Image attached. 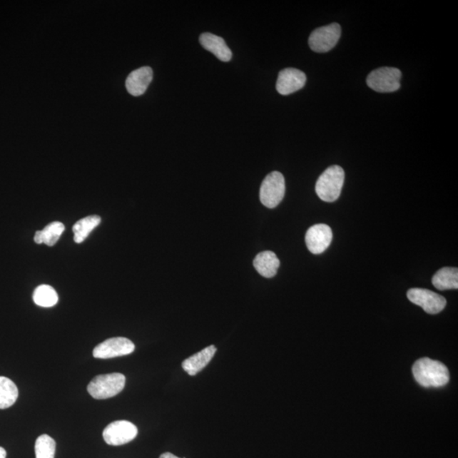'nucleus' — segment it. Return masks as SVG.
<instances>
[{
	"label": "nucleus",
	"instance_id": "nucleus-23",
	"mask_svg": "<svg viewBox=\"0 0 458 458\" xmlns=\"http://www.w3.org/2000/svg\"><path fill=\"white\" fill-rule=\"evenodd\" d=\"M6 451L1 447H0V458H6Z\"/></svg>",
	"mask_w": 458,
	"mask_h": 458
},
{
	"label": "nucleus",
	"instance_id": "nucleus-9",
	"mask_svg": "<svg viewBox=\"0 0 458 458\" xmlns=\"http://www.w3.org/2000/svg\"><path fill=\"white\" fill-rule=\"evenodd\" d=\"M407 295L411 302L419 305L429 314L439 313L447 305V300L443 296L429 290L411 289Z\"/></svg>",
	"mask_w": 458,
	"mask_h": 458
},
{
	"label": "nucleus",
	"instance_id": "nucleus-6",
	"mask_svg": "<svg viewBox=\"0 0 458 458\" xmlns=\"http://www.w3.org/2000/svg\"><path fill=\"white\" fill-rule=\"evenodd\" d=\"M341 36V28L338 24H331L312 31L308 40L312 51L326 53L335 48Z\"/></svg>",
	"mask_w": 458,
	"mask_h": 458
},
{
	"label": "nucleus",
	"instance_id": "nucleus-19",
	"mask_svg": "<svg viewBox=\"0 0 458 458\" xmlns=\"http://www.w3.org/2000/svg\"><path fill=\"white\" fill-rule=\"evenodd\" d=\"M101 219L98 215H93L76 222L73 228L76 243L80 244L86 240L89 233L101 223Z\"/></svg>",
	"mask_w": 458,
	"mask_h": 458
},
{
	"label": "nucleus",
	"instance_id": "nucleus-8",
	"mask_svg": "<svg viewBox=\"0 0 458 458\" xmlns=\"http://www.w3.org/2000/svg\"><path fill=\"white\" fill-rule=\"evenodd\" d=\"M136 350L131 340L124 337L108 339L93 349L94 358L109 359L127 356Z\"/></svg>",
	"mask_w": 458,
	"mask_h": 458
},
{
	"label": "nucleus",
	"instance_id": "nucleus-18",
	"mask_svg": "<svg viewBox=\"0 0 458 458\" xmlns=\"http://www.w3.org/2000/svg\"><path fill=\"white\" fill-rule=\"evenodd\" d=\"M19 396L17 386L11 380L0 376V409L14 405Z\"/></svg>",
	"mask_w": 458,
	"mask_h": 458
},
{
	"label": "nucleus",
	"instance_id": "nucleus-22",
	"mask_svg": "<svg viewBox=\"0 0 458 458\" xmlns=\"http://www.w3.org/2000/svg\"><path fill=\"white\" fill-rule=\"evenodd\" d=\"M160 458H179V457L172 454V453L166 452V453H163V454H161Z\"/></svg>",
	"mask_w": 458,
	"mask_h": 458
},
{
	"label": "nucleus",
	"instance_id": "nucleus-11",
	"mask_svg": "<svg viewBox=\"0 0 458 458\" xmlns=\"http://www.w3.org/2000/svg\"><path fill=\"white\" fill-rule=\"evenodd\" d=\"M307 83V76L303 71L295 68L282 70L278 74L276 88L282 96H289L300 91Z\"/></svg>",
	"mask_w": 458,
	"mask_h": 458
},
{
	"label": "nucleus",
	"instance_id": "nucleus-13",
	"mask_svg": "<svg viewBox=\"0 0 458 458\" xmlns=\"http://www.w3.org/2000/svg\"><path fill=\"white\" fill-rule=\"evenodd\" d=\"M201 46L213 53L218 60L223 62L230 61L233 54L227 46L225 40L219 36L210 33L202 34L200 37Z\"/></svg>",
	"mask_w": 458,
	"mask_h": 458
},
{
	"label": "nucleus",
	"instance_id": "nucleus-10",
	"mask_svg": "<svg viewBox=\"0 0 458 458\" xmlns=\"http://www.w3.org/2000/svg\"><path fill=\"white\" fill-rule=\"evenodd\" d=\"M305 240L308 250L314 255H320L329 248L333 233L327 224H316L308 229Z\"/></svg>",
	"mask_w": 458,
	"mask_h": 458
},
{
	"label": "nucleus",
	"instance_id": "nucleus-16",
	"mask_svg": "<svg viewBox=\"0 0 458 458\" xmlns=\"http://www.w3.org/2000/svg\"><path fill=\"white\" fill-rule=\"evenodd\" d=\"M433 285L439 290L458 289V270L457 268H443L432 278Z\"/></svg>",
	"mask_w": 458,
	"mask_h": 458
},
{
	"label": "nucleus",
	"instance_id": "nucleus-7",
	"mask_svg": "<svg viewBox=\"0 0 458 458\" xmlns=\"http://www.w3.org/2000/svg\"><path fill=\"white\" fill-rule=\"evenodd\" d=\"M138 429L131 422L115 421L103 431V438L110 446H123L136 438Z\"/></svg>",
	"mask_w": 458,
	"mask_h": 458
},
{
	"label": "nucleus",
	"instance_id": "nucleus-4",
	"mask_svg": "<svg viewBox=\"0 0 458 458\" xmlns=\"http://www.w3.org/2000/svg\"><path fill=\"white\" fill-rule=\"evenodd\" d=\"M402 73L395 67H381L367 76L368 87L379 93H392L401 87Z\"/></svg>",
	"mask_w": 458,
	"mask_h": 458
},
{
	"label": "nucleus",
	"instance_id": "nucleus-20",
	"mask_svg": "<svg viewBox=\"0 0 458 458\" xmlns=\"http://www.w3.org/2000/svg\"><path fill=\"white\" fill-rule=\"evenodd\" d=\"M58 300L56 291L49 285H40L34 293V302L39 307H52L57 304Z\"/></svg>",
	"mask_w": 458,
	"mask_h": 458
},
{
	"label": "nucleus",
	"instance_id": "nucleus-12",
	"mask_svg": "<svg viewBox=\"0 0 458 458\" xmlns=\"http://www.w3.org/2000/svg\"><path fill=\"white\" fill-rule=\"evenodd\" d=\"M153 71L149 66H143L134 70L126 80V88L133 96H141L145 93L152 82Z\"/></svg>",
	"mask_w": 458,
	"mask_h": 458
},
{
	"label": "nucleus",
	"instance_id": "nucleus-15",
	"mask_svg": "<svg viewBox=\"0 0 458 458\" xmlns=\"http://www.w3.org/2000/svg\"><path fill=\"white\" fill-rule=\"evenodd\" d=\"M253 265L260 275L270 278L277 275L278 269L280 266V262L275 253L267 250L259 253L255 257Z\"/></svg>",
	"mask_w": 458,
	"mask_h": 458
},
{
	"label": "nucleus",
	"instance_id": "nucleus-5",
	"mask_svg": "<svg viewBox=\"0 0 458 458\" xmlns=\"http://www.w3.org/2000/svg\"><path fill=\"white\" fill-rule=\"evenodd\" d=\"M285 195V180L280 172H273L265 178L260 188V200L268 208H275Z\"/></svg>",
	"mask_w": 458,
	"mask_h": 458
},
{
	"label": "nucleus",
	"instance_id": "nucleus-3",
	"mask_svg": "<svg viewBox=\"0 0 458 458\" xmlns=\"http://www.w3.org/2000/svg\"><path fill=\"white\" fill-rule=\"evenodd\" d=\"M126 384V377L113 372L94 377L88 385V392L97 400L111 398L123 392Z\"/></svg>",
	"mask_w": 458,
	"mask_h": 458
},
{
	"label": "nucleus",
	"instance_id": "nucleus-14",
	"mask_svg": "<svg viewBox=\"0 0 458 458\" xmlns=\"http://www.w3.org/2000/svg\"><path fill=\"white\" fill-rule=\"evenodd\" d=\"M215 352H217V348L215 347V345H210V347L202 350L200 352L193 355L192 357L185 359V360L183 362L182 367L183 370L185 371L188 375H196L209 365Z\"/></svg>",
	"mask_w": 458,
	"mask_h": 458
},
{
	"label": "nucleus",
	"instance_id": "nucleus-2",
	"mask_svg": "<svg viewBox=\"0 0 458 458\" xmlns=\"http://www.w3.org/2000/svg\"><path fill=\"white\" fill-rule=\"evenodd\" d=\"M345 182V172L339 166H331L317 179L316 193L318 197L326 202L338 200Z\"/></svg>",
	"mask_w": 458,
	"mask_h": 458
},
{
	"label": "nucleus",
	"instance_id": "nucleus-1",
	"mask_svg": "<svg viewBox=\"0 0 458 458\" xmlns=\"http://www.w3.org/2000/svg\"><path fill=\"white\" fill-rule=\"evenodd\" d=\"M412 375L417 383L424 388L442 387L450 380L447 366L428 357L419 359L413 365Z\"/></svg>",
	"mask_w": 458,
	"mask_h": 458
},
{
	"label": "nucleus",
	"instance_id": "nucleus-17",
	"mask_svg": "<svg viewBox=\"0 0 458 458\" xmlns=\"http://www.w3.org/2000/svg\"><path fill=\"white\" fill-rule=\"evenodd\" d=\"M64 230V224L60 222H53L44 228L43 230L36 232L35 243L46 244L49 246L55 245Z\"/></svg>",
	"mask_w": 458,
	"mask_h": 458
},
{
	"label": "nucleus",
	"instance_id": "nucleus-21",
	"mask_svg": "<svg viewBox=\"0 0 458 458\" xmlns=\"http://www.w3.org/2000/svg\"><path fill=\"white\" fill-rule=\"evenodd\" d=\"M56 443L48 434H42L35 443L36 458H55Z\"/></svg>",
	"mask_w": 458,
	"mask_h": 458
}]
</instances>
